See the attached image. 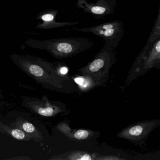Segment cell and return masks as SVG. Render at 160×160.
<instances>
[{"mask_svg":"<svg viewBox=\"0 0 160 160\" xmlns=\"http://www.w3.org/2000/svg\"><path fill=\"white\" fill-rule=\"evenodd\" d=\"M12 125H13L15 128L21 129L30 136L31 134H32V138H35L36 141H39L43 137L42 134L39 132L38 130L36 129L35 126L32 123L25 121L22 119L18 118L16 122H14Z\"/></svg>","mask_w":160,"mask_h":160,"instance_id":"obj_7","label":"cell"},{"mask_svg":"<svg viewBox=\"0 0 160 160\" xmlns=\"http://www.w3.org/2000/svg\"><path fill=\"white\" fill-rule=\"evenodd\" d=\"M25 43L32 48L46 50L58 58L80 53L93 46L92 41L82 37H66L44 41L30 38Z\"/></svg>","mask_w":160,"mask_h":160,"instance_id":"obj_1","label":"cell"},{"mask_svg":"<svg viewBox=\"0 0 160 160\" xmlns=\"http://www.w3.org/2000/svg\"><path fill=\"white\" fill-rule=\"evenodd\" d=\"M78 160H91V158L90 155H88V154H85V155L82 156L81 158H78Z\"/></svg>","mask_w":160,"mask_h":160,"instance_id":"obj_11","label":"cell"},{"mask_svg":"<svg viewBox=\"0 0 160 160\" xmlns=\"http://www.w3.org/2000/svg\"><path fill=\"white\" fill-rule=\"evenodd\" d=\"M158 39H160V8L151 32L148 39L146 45L152 46V44Z\"/></svg>","mask_w":160,"mask_h":160,"instance_id":"obj_8","label":"cell"},{"mask_svg":"<svg viewBox=\"0 0 160 160\" xmlns=\"http://www.w3.org/2000/svg\"><path fill=\"white\" fill-rule=\"evenodd\" d=\"M0 131L2 133L7 134L8 135L18 140L29 141L32 138L28 133L21 129L7 126L0 122Z\"/></svg>","mask_w":160,"mask_h":160,"instance_id":"obj_6","label":"cell"},{"mask_svg":"<svg viewBox=\"0 0 160 160\" xmlns=\"http://www.w3.org/2000/svg\"><path fill=\"white\" fill-rule=\"evenodd\" d=\"M67 72H68V69L66 67H62L61 69L60 72L62 74H65L67 73Z\"/></svg>","mask_w":160,"mask_h":160,"instance_id":"obj_13","label":"cell"},{"mask_svg":"<svg viewBox=\"0 0 160 160\" xmlns=\"http://www.w3.org/2000/svg\"><path fill=\"white\" fill-rule=\"evenodd\" d=\"M72 30L94 34L104 40L105 44L115 48L118 46L124 33L123 23L121 21H113L102 23L93 27L78 28H74Z\"/></svg>","mask_w":160,"mask_h":160,"instance_id":"obj_2","label":"cell"},{"mask_svg":"<svg viewBox=\"0 0 160 160\" xmlns=\"http://www.w3.org/2000/svg\"><path fill=\"white\" fill-rule=\"evenodd\" d=\"M143 131V128L140 126H135L132 127L129 130V133L131 135L137 136L141 134Z\"/></svg>","mask_w":160,"mask_h":160,"instance_id":"obj_10","label":"cell"},{"mask_svg":"<svg viewBox=\"0 0 160 160\" xmlns=\"http://www.w3.org/2000/svg\"><path fill=\"white\" fill-rule=\"evenodd\" d=\"M75 81L77 84L81 85L83 84V82H84V79L81 78H75Z\"/></svg>","mask_w":160,"mask_h":160,"instance_id":"obj_12","label":"cell"},{"mask_svg":"<svg viewBox=\"0 0 160 160\" xmlns=\"http://www.w3.org/2000/svg\"><path fill=\"white\" fill-rule=\"evenodd\" d=\"M59 11L55 9H47L41 12L36 17V20H42V23H38L35 29L48 30L57 28H65L74 26L79 24L78 22H58L56 18Z\"/></svg>","mask_w":160,"mask_h":160,"instance_id":"obj_4","label":"cell"},{"mask_svg":"<svg viewBox=\"0 0 160 160\" xmlns=\"http://www.w3.org/2000/svg\"><path fill=\"white\" fill-rule=\"evenodd\" d=\"M76 6L82 9L83 12L93 16L96 19L104 18L115 12L116 0H97L96 2H90L88 0H77Z\"/></svg>","mask_w":160,"mask_h":160,"instance_id":"obj_3","label":"cell"},{"mask_svg":"<svg viewBox=\"0 0 160 160\" xmlns=\"http://www.w3.org/2000/svg\"><path fill=\"white\" fill-rule=\"evenodd\" d=\"M88 135V132L86 130H79L75 133L74 137L77 139H84L87 138Z\"/></svg>","mask_w":160,"mask_h":160,"instance_id":"obj_9","label":"cell"},{"mask_svg":"<svg viewBox=\"0 0 160 160\" xmlns=\"http://www.w3.org/2000/svg\"><path fill=\"white\" fill-rule=\"evenodd\" d=\"M25 104L32 112L44 117H50L55 113V110L49 104L44 102V100H39L36 98H26Z\"/></svg>","mask_w":160,"mask_h":160,"instance_id":"obj_5","label":"cell"}]
</instances>
